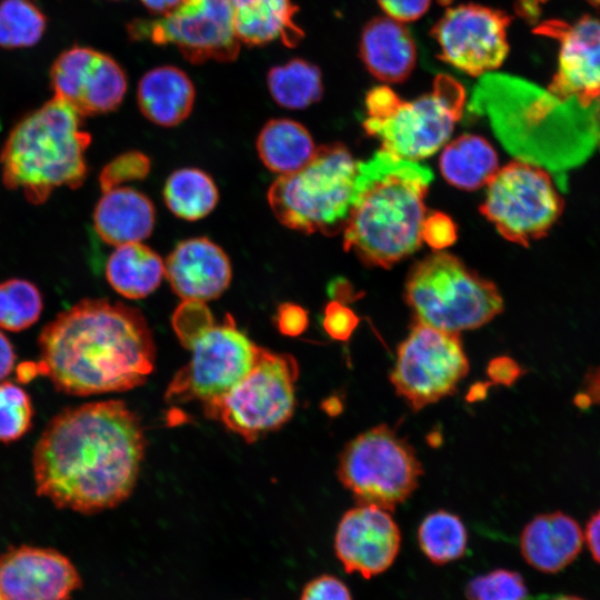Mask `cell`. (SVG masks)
Instances as JSON below:
<instances>
[{
    "instance_id": "6da1fadb",
    "label": "cell",
    "mask_w": 600,
    "mask_h": 600,
    "mask_svg": "<svg viewBox=\"0 0 600 600\" xmlns=\"http://www.w3.org/2000/svg\"><path fill=\"white\" fill-rule=\"evenodd\" d=\"M144 449L140 419L123 401L66 408L34 446L37 494L82 514L114 508L131 494Z\"/></svg>"
},
{
    "instance_id": "7a4b0ae2",
    "label": "cell",
    "mask_w": 600,
    "mask_h": 600,
    "mask_svg": "<svg viewBox=\"0 0 600 600\" xmlns=\"http://www.w3.org/2000/svg\"><path fill=\"white\" fill-rule=\"evenodd\" d=\"M38 346V372L58 391L79 397L137 388L156 361L140 310L108 299H84L60 312L43 327Z\"/></svg>"
},
{
    "instance_id": "3957f363",
    "label": "cell",
    "mask_w": 600,
    "mask_h": 600,
    "mask_svg": "<svg viewBox=\"0 0 600 600\" xmlns=\"http://www.w3.org/2000/svg\"><path fill=\"white\" fill-rule=\"evenodd\" d=\"M432 171L384 150L358 162L343 249L367 266L390 268L422 243L424 198Z\"/></svg>"
},
{
    "instance_id": "277c9868",
    "label": "cell",
    "mask_w": 600,
    "mask_h": 600,
    "mask_svg": "<svg viewBox=\"0 0 600 600\" xmlns=\"http://www.w3.org/2000/svg\"><path fill=\"white\" fill-rule=\"evenodd\" d=\"M90 142L82 116L53 97L10 131L0 152L2 181L30 203L41 204L56 189L83 183Z\"/></svg>"
},
{
    "instance_id": "5b68a950",
    "label": "cell",
    "mask_w": 600,
    "mask_h": 600,
    "mask_svg": "<svg viewBox=\"0 0 600 600\" xmlns=\"http://www.w3.org/2000/svg\"><path fill=\"white\" fill-rule=\"evenodd\" d=\"M358 162L341 143L317 148L300 170L279 176L268 190V202L283 226L303 232L334 236L348 221Z\"/></svg>"
},
{
    "instance_id": "8992f818",
    "label": "cell",
    "mask_w": 600,
    "mask_h": 600,
    "mask_svg": "<svg viewBox=\"0 0 600 600\" xmlns=\"http://www.w3.org/2000/svg\"><path fill=\"white\" fill-rule=\"evenodd\" d=\"M404 298L417 322L453 333L482 327L503 309L494 283L447 252L411 268Z\"/></svg>"
},
{
    "instance_id": "52a82bcc",
    "label": "cell",
    "mask_w": 600,
    "mask_h": 600,
    "mask_svg": "<svg viewBox=\"0 0 600 600\" xmlns=\"http://www.w3.org/2000/svg\"><path fill=\"white\" fill-rule=\"evenodd\" d=\"M299 367L290 354L258 346L247 376L229 392L203 403L204 414L252 443L290 420Z\"/></svg>"
},
{
    "instance_id": "ba28073f",
    "label": "cell",
    "mask_w": 600,
    "mask_h": 600,
    "mask_svg": "<svg viewBox=\"0 0 600 600\" xmlns=\"http://www.w3.org/2000/svg\"><path fill=\"white\" fill-rule=\"evenodd\" d=\"M337 474L358 504L391 512L418 488L423 469L412 446L391 427L380 424L346 444Z\"/></svg>"
},
{
    "instance_id": "9c48e42d",
    "label": "cell",
    "mask_w": 600,
    "mask_h": 600,
    "mask_svg": "<svg viewBox=\"0 0 600 600\" xmlns=\"http://www.w3.org/2000/svg\"><path fill=\"white\" fill-rule=\"evenodd\" d=\"M464 100L463 86L439 74L430 92L412 101L399 97L384 116L368 117L363 128L380 140L382 150L407 160H422L448 141L462 116Z\"/></svg>"
},
{
    "instance_id": "30bf717a",
    "label": "cell",
    "mask_w": 600,
    "mask_h": 600,
    "mask_svg": "<svg viewBox=\"0 0 600 600\" xmlns=\"http://www.w3.org/2000/svg\"><path fill=\"white\" fill-rule=\"evenodd\" d=\"M479 210L507 240L528 246L559 219L563 201L551 176L516 160L498 169Z\"/></svg>"
},
{
    "instance_id": "8fae6325",
    "label": "cell",
    "mask_w": 600,
    "mask_h": 600,
    "mask_svg": "<svg viewBox=\"0 0 600 600\" xmlns=\"http://www.w3.org/2000/svg\"><path fill=\"white\" fill-rule=\"evenodd\" d=\"M469 372L459 333L417 322L398 346L390 381L397 394L419 411L456 392Z\"/></svg>"
},
{
    "instance_id": "7c38bea8",
    "label": "cell",
    "mask_w": 600,
    "mask_h": 600,
    "mask_svg": "<svg viewBox=\"0 0 600 600\" xmlns=\"http://www.w3.org/2000/svg\"><path fill=\"white\" fill-rule=\"evenodd\" d=\"M128 32L136 41L174 46L194 64L233 61L241 46L233 28L231 0H182L166 16L133 20Z\"/></svg>"
},
{
    "instance_id": "4fadbf2b",
    "label": "cell",
    "mask_w": 600,
    "mask_h": 600,
    "mask_svg": "<svg viewBox=\"0 0 600 600\" xmlns=\"http://www.w3.org/2000/svg\"><path fill=\"white\" fill-rule=\"evenodd\" d=\"M258 346L240 331L230 313L191 347L192 357L170 381V403L208 402L229 392L253 366Z\"/></svg>"
},
{
    "instance_id": "5bb4252c",
    "label": "cell",
    "mask_w": 600,
    "mask_h": 600,
    "mask_svg": "<svg viewBox=\"0 0 600 600\" xmlns=\"http://www.w3.org/2000/svg\"><path fill=\"white\" fill-rule=\"evenodd\" d=\"M511 17L502 10L466 3L448 8L431 30L439 58L472 77L498 69L509 53Z\"/></svg>"
},
{
    "instance_id": "9a60e30c",
    "label": "cell",
    "mask_w": 600,
    "mask_h": 600,
    "mask_svg": "<svg viewBox=\"0 0 600 600\" xmlns=\"http://www.w3.org/2000/svg\"><path fill=\"white\" fill-rule=\"evenodd\" d=\"M50 78L53 97L82 117L116 110L128 88L126 72L114 59L86 47L63 51L53 62Z\"/></svg>"
},
{
    "instance_id": "2e32d148",
    "label": "cell",
    "mask_w": 600,
    "mask_h": 600,
    "mask_svg": "<svg viewBox=\"0 0 600 600\" xmlns=\"http://www.w3.org/2000/svg\"><path fill=\"white\" fill-rule=\"evenodd\" d=\"M533 32L559 42L549 93L589 107L600 96V18L587 14L571 23L546 20Z\"/></svg>"
},
{
    "instance_id": "e0dca14e",
    "label": "cell",
    "mask_w": 600,
    "mask_h": 600,
    "mask_svg": "<svg viewBox=\"0 0 600 600\" xmlns=\"http://www.w3.org/2000/svg\"><path fill=\"white\" fill-rule=\"evenodd\" d=\"M333 547L346 572L370 579L393 564L401 547V532L390 511L358 504L341 517Z\"/></svg>"
},
{
    "instance_id": "ac0fdd59",
    "label": "cell",
    "mask_w": 600,
    "mask_h": 600,
    "mask_svg": "<svg viewBox=\"0 0 600 600\" xmlns=\"http://www.w3.org/2000/svg\"><path fill=\"white\" fill-rule=\"evenodd\" d=\"M80 587L77 568L54 549L23 544L0 554L2 600H69Z\"/></svg>"
},
{
    "instance_id": "d6986e66",
    "label": "cell",
    "mask_w": 600,
    "mask_h": 600,
    "mask_svg": "<svg viewBox=\"0 0 600 600\" xmlns=\"http://www.w3.org/2000/svg\"><path fill=\"white\" fill-rule=\"evenodd\" d=\"M164 276L182 300L209 301L229 287L232 268L229 257L204 237L179 242L164 262Z\"/></svg>"
},
{
    "instance_id": "ffe728a7",
    "label": "cell",
    "mask_w": 600,
    "mask_h": 600,
    "mask_svg": "<svg viewBox=\"0 0 600 600\" xmlns=\"http://www.w3.org/2000/svg\"><path fill=\"white\" fill-rule=\"evenodd\" d=\"M579 523L570 516L554 511L530 520L520 536V551L532 568L556 573L569 566L582 548Z\"/></svg>"
},
{
    "instance_id": "44dd1931",
    "label": "cell",
    "mask_w": 600,
    "mask_h": 600,
    "mask_svg": "<svg viewBox=\"0 0 600 600\" xmlns=\"http://www.w3.org/2000/svg\"><path fill=\"white\" fill-rule=\"evenodd\" d=\"M359 51L367 70L386 83L406 80L417 62L410 32L403 23L387 16L373 18L364 26Z\"/></svg>"
},
{
    "instance_id": "7402d4cb",
    "label": "cell",
    "mask_w": 600,
    "mask_h": 600,
    "mask_svg": "<svg viewBox=\"0 0 600 600\" xmlns=\"http://www.w3.org/2000/svg\"><path fill=\"white\" fill-rule=\"evenodd\" d=\"M156 209L142 192L117 187L104 191L93 211V227L107 243L121 246L141 242L153 231Z\"/></svg>"
},
{
    "instance_id": "603a6c76",
    "label": "cell",
    "mask_w": 600,
    "mask_h": 600,
    "mask_svg": "<svg viewBox=\"0 0 600 600\" xmlns=\"http://www.w3.org/2000/svg\"><path fill=\"white\" fill-rule=\"evenodd\" d=\"M231 6L241 44L259 47L278 40L293 48L304 36L294 20L298 7L291 0H231Z\"/></svg>"
},
{
    "instance_id": "cb8c5ba5",
    "label": "cell",
    "mask_w": 600,
    "mask_h": 600,
    "mask_svg": "<svg viewBox=\"0 0 600 600\" xmlns=\"http://www.w3.org/2000/svg\"><path fill=\"white\" fill-rule=\"evenodd\" d=\"M137 100L141 113L149 121L161 127H174L190 116L196 89L182 69L160 66L141 77Z\"/></svg>"
},
{
    "instance_id": "d4e9b609",
    "label": "cell",
    "mask_w": 600,
    "mask_h": 600,
    "mask_svg": "<svg viewBox=\"0 0 600 600\" xmlns=\"http://www.w3.org/2000/svg\"><path fill=\"white\" fill-rule=\"evenodd\" d=\"M106 277L112 289L124 298L141 299L160 286L164 261L141 242L121 244L108 258Z\"/></svg>"
},
{
    "instance_id": "484cf974",
    "label": "cell",
    "mask_w": 600,
    "mask_h": 600,
    "mask_svg": "<svg viewBox=\"0 0 600 600\" xmlns=\"http://www.w3.org/2000/svg\"><path fill=\"white\" fill-rule=\"evenodd\" d=\"M257 151L270 171L286 176L304 167L314 156L317 147L303 124L278 118L269 120L260 130Z\"/></svg>"
},
{
    "instance_id": "4316f807",
    "label": "cell",
    "mask_w": 600,
    "mask_h": 600,
    "mask_svg": "<svg viewBox=\"0 0 600 600\" xmlns=\"http://www.w3.org/2000/svg\"><path fill=\"white\" fill-rule=\"evenodd\" d=\"M439 167L447 182L463 190L488 184L499 169L493 147L483 137L470 133L444 147Z\"/></svg>"
},
{
    "instance_id": "83f0119b",
    "label": "cell",
    "mask_w": 600,
    "mask_h": 600,
    "mask_svg": "<svg viewBox=\"0 0 600 600\" xmlns=\"http://www.w3.org/2000/svg\"><path fill=\"white\" fill-rule=\"evenodd\" d=\"M168 209L178 218L196 221L207 217L219 200L218 188L212 178L198 168L173 171L163 187Z\"/></svg>"
},
{
    "instance_id": "f1b7e54d",
    "label": "cell",
    "mask_w": 600,
    "mask_h": 600,
    "mask_svg": "<svg viewBox=\"0 0 600 600\" xmlns=\"http://www.w3.org/2000/svg\"><path fill=\"white\" fill-rule=\"evenodd\" d=\"M267 86L276 103L291 110L311 106L323 93L320 69L301 58L270 68Z\"/></svg>"
},
{
    "instance_id": "f546056e",
    "label": "cell",
    "mask_w": 600,
    "mask_h": 600,
    "mask_svg": "<svg viewBox=\"0 0 600 600\" xmlns=\"http://www.w3.org/2000/svg\"><path fill=\"white\" fill-rule=\"evenodd\" d=\"M417 537L422 553L437 566L461 559L467 550L466 526L459 516L447 510L427 514L419 524Z\"/></svg>"
},
{
    "instance_id": "4dcf8cb0",
    "label": "cell",
    "mask_w": 600,
    "mask_h": 600,
    "mask_svg": "<svg viewBox=\"0 0 600 600\" xmlns=\"http://www.w3.org/2000/svg\"><path fill=\"white\" fill-rule=\"evenodd\" d=\"M47 20L31 0L0 1V47L26 48L36 44L44 33Z\"/></svg>"
},
{
    "instance_id": "1f68e13d",
    "label": "cell",
    "mask_w": 600,
    "mask_h": 600,
    "mask_svg": "<svg viewBox=\"0 0 600 600\" xmlns=\"http://www.w3.org/2000/svg\"><path fill=\"white\" fill-rule=\"evenodd\" d=\"M43 300L37 286L24 279L0 283V328L19 332L34 324L41 316Z\"/></svg>"
},
{
    "instance_id": "d6a6232c",
    "label": "cell",
    "mask_w": 600,
    "mask_h": 600,
    "mask_svg": "<svg viewBox=\"0 0 600 600\" xmlns=\"http://www.w3.org/2000/svg\"><path fill=\"white\" fill-rule=\"evenodd\" d=\"M33 407L28 392L20 386L0 382V442L22 438L32 427Z\"/></svg>"
},
{
    "instance_id": "836d02e7",
    "label": "cell",
    "mask_w": 600,
    "mask_h": 600,
    "mask_svg": "<svg viewBox=\"0 0 600 600\" xmlns=\"http://www.w3.org/2000/svg\"><path fill=\"white\" fill-rule=\"evenodd\" d=\"M464 596L467 600H527L528 588L519 572L499 568L469 580Z\"/></svg>"
},
{
    "instance_id": "e575fe53",
    "label": "cell",
    "mask_w": 600,
    "mask_h": 600,
    "mask_svg": "<svg viewBox=\"0 0 600 600\" xmlns=\"http://www.w3.org/2000/svg\"><path fill=\"white\" fill-rule=\"evenodd\" d=\"M212 326L213 317L203 301L183 300L172 316V327L180 342L191 349Z\"/></svg>"
},
{
    "instance_id": "d590c367",
    "label": "cell",
    "mask_w": 600,
    "mask_h": 600,
    "mask_svg": "<svg viewBox=\"0 0 600 600\" xmlns=\"http://www.w3.org/2000/svg\"><path fill=\"white\" fill-rule=\"evenodd\" d=\"M151 169L150 158L141 151H127L110 161L101 171L99 183L102 192L121 187L129 181L144 179Z\"/></svg>"
},
{
    "instance_id": "8d00e7d4",
    "label": "cell",
    "mask_w": 600,
    "mask_h": 600,
    "mask_svg": "<svg viewBox=\"0 0 600 600\" xmlns=\"http://www.w3.org/2000/svg\"><path fill=\"white\" fill-rule=\"evenodd\" d=\"M358 316L340 301H331L324 308L323 328L334 340L347 341L359 323Z\"/></svg>"
},
{
    "instance_id": "74e56055",
    "label": "cell",
    "mask_w": 600,
    "mask_h": 600,
    "mask_svg": "<svg viewBox=\"0 0 600 600\" xmlns=\"http://www.w3.org/2000/svg\"><path fill=\"white\" fill-rule=\"evenodd\" d=\"M421 237L432 249L441 250L457 240V226L448 214L433 212L426 216Z\"/></svg>"
},
{
    "instance_id": "f35d334b",
    "label": "cell",
    "mask_w": 600,
    "mask_h": 600,
    "mask_svg": "<svg viewBox=\"0 0 600 600\" xmlns=\"http://www.w3.org/2000/svg\"><path fill=\"white\" fill-rule=\"evenodd\" d=\"M300 600H352V596L342 580L321 574L304 586Z\"/></svg>"
},
{
    "instance_id": "ab89813d",
    "label": "cell",
    "mask_w": 600,
    "mask_h": 600,
    "mask_svg": "<svg viewBox=\"0 0 600 600\" xmlns=\"http://www.w3.org/2000/svg\"><path fill=\"white\" fill-rule=\"evenodd\" d=\"M276 322L278 330L288 337H298L309 324L307 311L299 304L283 302L278 307Z\"/></svg>"
},
{
    "instance_id": "60d3db41",
    "label": "cell",
    "mask_w": 600,
    "mask_h": 600,
    "mask_svg": "<svg viewBox=\"0 0 600 600\" xmlns=\"http://www.w3.org/2000/svg\"><path fill=\"white\" fill-rule=\"evenodd\" d=\"M431 0H378L387 17L401 23L421 18L429 9Z\"/></svg>"
},
{
    "instance_id": "b9f144b4",
    "label": "cell",
    "mask_w": 600,
    "mask_h": 600,
    "mask_svg": "<svg viewBox=\"0 0 600 600\" xmlns=\"http://www.w3.org/2000/svg\"><path fill=\"white\" fill-rule=\"evenodd\" d=\"M523 373L520 364L508 356L493 358L487 367L490 381L506 387L512 386Z\"/></svg>"
},
{
    "instance_id": "7bdbcfd3",
    "label": "cell",
    "mask_w": 600,
    "mask_h": 600,
    "mask_svg": "<svg viewBox=\"0 0 600 600\" xmlns=\"http://www.w3.org/2000/svg\"><path fill=\"white\" fill-rule=\"evenodd\" d=\"M579 409H588L593 404L600 406V366L591 368L583 381V388L574 398Z\"/></svg>"
},
{
    "instance_id": "ee69618b",
    "label": "cell",
    "mask_w": 600,
    "mask_h": 600,
    "mask_svg": "<svg viewBox=\"0 0 600 600\" xmlns=\"http://www.w3.org/2000/svg\"><path fill=\"white\" fill-rule=\"evenodd\" d=\"M586 540L593 559L600 563V510L587 522Z\"/></svg>"
},
{
    "instance_id": "f6af8a7d",
    "label": "cell",
    "mask_w": 600,
    "mask_h": 600,
    "mask_svg": "<svg viewBox=\"0 0 600 600\" xmlns=\"http://www.w3.org/2000/svg\"><path fill=\"white\" fill-rule=\"evenodd\" d=\"M16 353L10 340L0 331V381L11 373Z\"/></svg>"
},
{
    "instance_id": "bcb514c9",
    "label": "cell",
    "mask_w": 600,
    "mask_h": 600,
    "mask_svg": "<svg viewBox=\"0 0 600 600\" xmlns=\"http://www.w3.org/2000/svg\"><path fill=\"white\" fill-rule=\"evenodd\" d=\"M549 0H516L517 13L529 22H534L539 14L540 8Z\"/></svg>"
},
{
    "instance_id": "7dc6e473",
    "label": "cell",
    "mask_w": 600,
    "mask_h": 600,
    "mask_svg": "<svg viewBox=\"0 0 600 600\" xmlns=\"http://www.w3.org/2000/svg\"><path fill=\"white\" fill-rule=\"evenodd\" d=\"M152 14L162 17L173 11L182 0H140Z\"/></svg>"
},
{
    "instance_id": "c3c4849f",
    "label": "cell",
    "mask_w": 600,
    "mask_h": 600,
    "mask_svg": "<svg viewBox=\"0 0 600 600\" xmlns=\"http://www.w3.org/2000/svg\"><path fill=\"white\" fill-rule=\"evenodd\" d=\"M594 119L596 131L600 142V96L590 104Z\"/></svg>"
},
{
    "instance_id": "681fc988",
    "label": "cell",
    "mask_w": 600,
    "mask_h": 600,
    "mask_svg": "<svg viewBox=\"0 0 600 600\" xmlns=\"http://www.w3.org/2000/svg\"><path fill=\"white\" fill-rule=\"evenodd\" d=\"M486 390L487 388L482 383L473 386L468 393V400L474 401L481 399L486 394Z\"/></svg>"
},
{
    "instance_id": "f907efd6",
    "label": "cell",
    "mask_w": 600,
    "mask_h": 600,
    "mask_svg": "<svg viewBox=\"0 0 600 600\" xmlns=\"http://www.w3.org/2000/svg\"><path fill=\"white\" fill-rule=\"evenodd\" d=\"M552 600H583L579 597H574V596H560V597H557Z\"/></svg>"
},
{
    "instance_id": "816d5d0a",
    "label": "cell",
    "mask_w": 600,
    "mask_h": 600,
    "mask_svg": "<svg viewBox=\"0 0 600 600\" xmlns=\"http://www.w3.org/2000/svg\"><path fill=\"white\" fill-rule=\"evenodd\" d=\"M587 1L590 2L593 6L600 7V0H587Z\"/></svg>"
},
{
    "instance_id": "f5cc1de1",
    "label": "cell",
    "mask_w": 600,
    "mask_h": 600,
    "mask_svg": "<svg viewBox=\"0 0 600 600\" xmlns=\"http://www.w3.org/2000/svg\"><path fill=\"white\" fill-rule=\"evenodd\" d=\"M0 600H2L1 597H0Z\"/></svg>"
}]
</instances>
